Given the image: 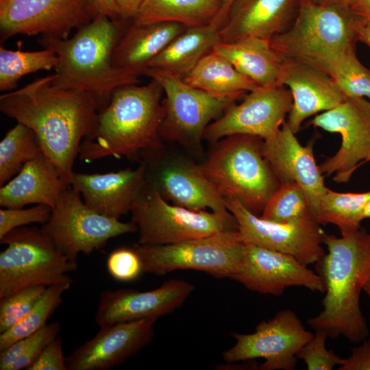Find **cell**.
Segmentation results:
<instances>
[{
    "mask_svg": "<svg viewBox=\"0 0 370 370\" xmlns=\"http://www.w3.org/2000/svg\"><path fill=\"white\" fill-rule=\"evenodd\" d=\"M245 245L238 230H230L169 245H138L134 250L143 273L164 275L193 269L232 280L241 269Z\"/></svg>",
    "mask_w": 370,
    "mask_h": 370,
    "instance_id": "8",
    "label": "cell"
},
{
    "mask_svg": "<svg viewBox=\"0 0 370 370\" xmlns=\"http://www.w3.org/2000/svg\"><path fill=\"white\" fill-rule=\"evenodd\" d=\"M147 163L106 173H73L71 186L97 212L118 219L131 208L147 183Z\"/></svg>",
    "mask_w": 370,
    "mask_h": 370,
    "instance_id": "21",
    "label": "cell"
},
{
    "mask_svg": "<svg viewBox=\"0 0 370 370\" xmlns=\"http://www.w3.org/2000/svg\"><path fill=\"white\" fill-rule=\"evenodd\" d=\"M71 285V283H63L47 286L32 310L9 330L0 333V352L47 325V319L62 302V294Z\"/></svg>",
    "mask_w": 370,
    "mask_h": 370,
    "instance_id": "34",
    "label": "cell"
},
{
    "mask_svg": "<svg viewBox=\"0 0 370 370\" xmlns=\"http://www.w3.org/2000/svg\"><path fill=\"white\" fill-rule=\"evenodd\" d=\"M195 289L185 280L171 279L157 288L105 290L100 293L95 317L99 327L147 318L158 319L180 308Z\"/></svg>",
    "mask_w": 370,
    "mask_h": 370,
    "instance_id": "18",
    "label": "cell"
},
{
    "mask_svg": "<svg viewBox=\"0 0 370 370\" xmlns=\"http://www.w3.org/2000/svg\"><path fill=\"white\" fill-rule=\"evenodd\" d=\"M358 40L370 47V23H365L359 29Z\"/></svg>",
    "mask_w": 370,
    "mask_h": 370,
    "instance_id": "48",
    "label": "cell"
},
{
    "mask_svg": "<svg viewBox=\"0 0 370 370\" xmlns=\"http://www.w3.org/2000/svg\"><path fill=\"white\" fill-rule=\"evenodd\" d=\"M56 51L49 47L36 51H23L0 47V90H11L23 76L41 70L55 69L58 63Z\"/></svg>",
    "mask_w": 370,
    "mask_h": 370,
    "instance_id": "32",
    "label": "cell"
},
{
    "mask_svg": "<svg viewBox=\"0 0 370 370\" xmlns=\"http://www.w3.org/2000/svg\"><path fill=\"white\" fill-rule=\"evenodd\" d=\"M119 36V23L100 16L77 29L71 38L41 37L40 44L53 49L59 59L53 82L89 94L99 111L103 109L116 88L137 84L144 75L140 70L112 65V54Z\"/></svg>",
    "mask_w": 370,
    "mask_h": 370,
    "instance_id": "4",
    "label": "cell"
},
{
    "mask_svg": "<svg viewBox=\"0 0 370 370\" xmlns=\"http://www.w3.org/2000/svg\"><path fill=\"white\" fill-rule=\"evenodd\" d=\"M144 0H115L121 20L134 19Z\"/></svg>",
    "mask_w": 370,
    "mask_h": 370,
    "instance_id": "45",
    "label": "cell"
},
{
    "mask_svg": "<svg viewBox=\"0 0 370 370\" xmlns=\"http://www.w3.org/2000/svg\"><path fill=\"white\" fill-rule=\"evenodd\" d=\"M313 143L301 145L285 121L274 137L263 141L262 151L280 183L295 182L303 188L314 216L328 188L314 159Z\"/></svg>",
    "mask_w": 370,
    "mask_h": 370,
    "instance_id": "20",
    "label": "cell"
},
{
    "mask_svg": "<svg viewBox=\"0 0 370 370\" xmlns=\"http://www.w3.org/2000/svg\"><path fill=\"white\" fill-rule=\"evenodd\" d=\"M312 214L308 197L295 182H282L260 216L264 219L287 223Z\"/></svg>",
    "mask_w": 370,
    "mask_h": 370,
    "instance_id": "36",
    "label": "cell"
},
{
    "mask_svg": "<svg viewBox=\"0 0 370 370\" xmlns=\"http://www.w3.org/2000/svg\"><path fill=\"white\" fill-rule=\"evenodd\" d=\"M41 230L72 261H76L79 253L89 254L103 247L110 238L138 232L132 221L121 222L93 210L70 186L63 190Z\"/></svg>",
    "mask_w": 370,
    "mask_h": 370,
    "instance_id": "10",
    "label": "cell"
},
{
    "mask_svg": "<svg viewBox=\"0 0 370 370\" xmlns=\"http://www.w3.org/2000/svg\"><path fill=\"white\" fill-rule=\"evenodd\" d=\"M60 330L59 322L53 321L13 343L0 352V370H27L45 347L58 336Z\"/></svg>",
    "mask_w": 370,
    "mask_h": 370,
    "instance_id": "35",
    "label": "cell"
},
{
    "mask_svg": "<svg viewBox=\"0 0 370 370\" xmlns=\"http://www.w3.org/2000/svg\"><path fill=\"white\" fill-rule=\"evenodd\" d=\"M0 299L26 286L71 283L76 261L65 256L37 227H20L0 239Z\"/></svg>",
    "mask_w": 370,
    "mask_h": 370,
    "instance_id": "7",
    "label": "cell"
},
{
    "mask_svg": "<svg viewBox=\"0 0 370 370\" xmlns=\"http://www.w3.org/2000/svg\"><path fill=\"white\" fill-rule=\"evenodd\" d=\"M235 344L223 352L227 363L264 358L260 370H293L297 354L313 336L306 330L291 310L278 312L267 321L259 323L250 334L234 333Z\"/></svg>",
    "mask_w": 370,
    "mask_h": 370,
    "instance_id": "13",
    "label": "cell"
},
{
    "mask_svg": "<svg viewBox=\"0 0 370 370\" xmlns=\"http://www.w3.org/2000/svg\"><path fill=\"white\" fill-rule=\"evenodd\" d=\"M328 253L317 262L325 285L323 310L308 321L314 330L335 338L360 343L369 331L360 306V295L370 275V232L360 228L336 237L325 233Z\"/></svg>",
    "mask_w": 370,
    "mask_h": 370,
    "instance_id": "3",
    "label": "cell"
},
{
    "mask_svg": "<svg viewBox=\"0 0 370 370\" xmlns=\"http://www.w3.org/2000/svg\"><path fill=\"white\" fill-rule=\"evenodd\" d=\"M293 97L284 86H257L239 104H232L206 129L204 138L211 143L232 135L274 137L291 109Z\"/></svg>",
    "mask_w": 370,
    "mask_h": 370,
    "instance_id": "16",
    "label": "cell"
},
{
    "mask_svg": "<svg viewBox=\"0 0 370 370\" xmlns=\"http://www.w3.org/2000/svg\"><path fill=\"white\" fill-rule=\"evenodd\" d=\"M331 77L346 97L370 99V70L359 61L355 47L344 53Z\"/></svg>",
    "mask_w": 370,
    "mask_h": 370,
    "instance_id": "37",
    "label": "cell"
},
{
    "mask_svg": "<svg viewBox=\"0 0 370 370\" xmlns=\"http://www.w3.org/2000/svg\"><path fill=\"white\" fill-rule=\"evenodd\" d=\"M66 188L57 169L41 149L1 186L0 206L20 208L29 204H43L53 209Z\"/></svg>",
    "mask_w": 370,
    "mask_h": 370,
    "instance_id": "25",
    "label": "cell"
},
{
    "mask_svg": "<svg viewBox=\"0 0 370 370\" xmlns=\"http://www.w3.org/2000/svg\"><path fill=\"white\" fill-rule=\"evenodd\" d=\"M339 370H370V338L352 351L349 356L343 358Z\"/></svg>",
    "mask_w": 370,
    "mask_h": 370,
    "instance_id": "43",
    "label": "cell"
},
{
    "mask_svg": "<svg viewBox=\"0 0 370 370\" xmlns=\"http://www.w3.org/2000/svg\"><path fill=\"white\" fill-rule=\"evenodd\" d=\"M232 280L251 291L275 296L291 286L325 293L321 277L293 256L249 243L241 269Z\"/></svg>",
    "mask_w": 370,
    "mask_h": 370,
    "instance_id": "17",
    "label": "cell"
},
{
    "mask_svg": "<svg viewBox=\"0 0 370 370\" xmlns=\"http://www.w3.org/2000/svg\"><path fill=\"white\" fill-rule=\"evenodd\" d=\"M186 28L174 22L133 23L118 38L112 54V65L140 70L145 73L151 60Z\"/></svg>",
    "mask_w": 370,
    "mask_h": 370,
    "instance_id": "26",
    "label": "cell"
},
{
    "mask_svg": "<svg viewBox=\"0 0 370 370\" xmlns=\"http://www.w3.org/2000/svg\"><path fill=\"white\" fill-rule=\"evenodd\" d=\"M283 62L282 84L288 86L293 104L286 121L294 133L308 117L331 110L346 99L334 79L312 66Z\"/></svg>",
    "mask_w": 370,
    "mask_h": 370,
    "instance_id": "22",
    "label": "cell"
},
{
    "mask_svg": "<svg viewBox=\"0 0 370 370\" xmlns=\"http://www.w3.org/2000/svg\"><path fill=\"white\" fill-rule=\"evenodd\" d=\"M223 197L245 243L291 255L306 266L325 255V232L312 214L291 222H273L253 214L236 198Z\"/></svg>",
    "mask_w": 370,
    "mask_h": 370,
    "instance_id": "12",
    "label": "cell"
},
{
    "mask_svg": "<svg viewBox=\"0 0 370 370\" xmlns=\"http://www.w3.org/2000/svg\"><path fill=\"white\" fill-rule=\"evenodd\" d=\"M363 291H365L370 298V275L364 286Z\"/></svg>",
    "mask_w": 370,
    "mask_h": 370,
    "instance_id": "51",
    "label": "cell"
},
{
    "mask_svg": "<svg viewBox=\"0 0 370 370\" xmlns=\"http://www.w3.org/2000/svg\"><path fill=\"white\" fill-rule=\"evenodd\" d=\"M369 197L370 191L338 193L328 188L314 217L321 225H334L341 235L356 232L364 220V209Z\"/></svg>",
    "mask_w": 370,
    "mask_h": 370,
    "instance_id": "31",
    "label": "cell"
},
{
    "mask_svg": "<svg viewBox=\"0 0 370 370\" xmlns=\"http://www.w3.org/2000/svg\"><path fill=\"white\" fill-rule=\"evenodd\" d=\"M328 337L325 331L315 330L312 338L298 352L297 358L304 362L308 370H332L341 365L343 358L326 348Z\"/></svg>",
    "mask_w": 370,
    "mask_h": 370,
    "instance_id": "39",
    "label": "cell"
},
{
    "mask_svg": "<svg viewBox=\"0 0 370 370\" xmlns=\"http://www.w3.org/2000/svg\"><path fill=\"white\" fill-rule=\"evenodd\" d=\"M318 2H322V3H341L345 4L347 5H351V3L352 2V0H314Z\"/></svg>",
    "mask_w": 370,
    "mask_h": 370,
    "instance_id": "49",
    "label": "cell"
},
{
    "mask_svg": "<svg viewBox=\"0 0 370 370\" xmlns=\"http://www.w3.org/2000/svg\"><path fill=\"white\" fill-rule=\"evenodd\" d=\"M236 1L238 0H221L220 10L210 24L219 29L225 23L230 11Z\"/></svg>",
    "mask_w": 370,
    "mask_h": 370,
    "instance_id": "46",
    "label": "cell"
},
{
    "mask_svg": "<svg viewBox=\"0 0 370 370\" xmlns=\"http://www.w3.org/2000/svg\"><path fill=\"white\" fill-rule=\"evenodd\" d=\"M86 8L92 20L105 16L119 23L120 16L115 0H84Z\"/></svg>",
    "mask_w": 370,
    "mask_h": 370,
    "instance_id": "44",
    "label": "cell"
},
{
    "mask_svg": "<svg viewBox=\"0 0 370 370\" xmlns=\"http://www.w3.org/2000/svg\"><path fill=\"white\" fill-rule=\"evenodd\" d=\"M310 123L341 136V147L319 166L323 175L344 183L370 156V102L363 97H347L336 107L317 114Z\"/></svg>",
    "mask_w": 370,
    "mask_h": 370,
    "instance_id": "14",
    "label": "cell"
},
{
    "mask_svg": "<svg viewBox=\"0 0 370 370\" xmlns=\"http://www.w3.org/2000/svg\"><path fill=\"white\" fill-rule=\"evenodd\" d=\"M369 161H370V156H369V158L367 159V162H369Z\"/></svg>",
    "mask_w": 370,
    "mask_h": 370,
    "instance_id": "52",
    "label": "cell"
},
{
    "mask_svg": "<svg viewBox=\"0 0 370 370\" xmlns=\"http://www.w3.org/2000/svg\"><path fill=\"white\" fill-rule=\"evenodd\" d=\"M27 370H67L61 336L51 341Z\"/></svg>",
    "mask_w": 370,
    "mask_h": 370,
    "instance_id": "42",
    "label": "cell"
},
{
    "mask_svg": "<svg viewBox=\"0 0 370 370\" xmlns=\"http://www.w3.org/2000/svg\"><path fill=\"white\" fill-rule=\"evenodd\" d=\"M264 140L236 134L213 143L207 158L197 164L223 197H232L260 216L280 182L264 158Z\"/></svg>",
    "mask_w": 370,
    "mask_h": 370,
    "instance_id": "6",
    "label": "cell"
},
{
    "mask_svg": "<svg viewBox=\"0 0 370 370\" xmlns=\"http://www.w3.org/2000/svg\"><path fill=\"white\" fill-rule=\"evenodd\" d=\"M130 212L142 245L173 244L238 227L231 212L225 215L169 204L147 182Z\"/></svg>",
    "mask_w": 370,
    "mask_h": 370,
    "instance_id": "9",
    "label": "cell"
},
{
    "mask_svg": "<svg viewBox=\"0 0 370 370\" xmlns=\"http://www.w3.org/2000/svg\"><path fill=\"white\" fill-rule=\"evenodd\" d=\"M188 85L217 96H239L257 86L213 50L204 56L183 79Z\"/></svg>",
    "mask_w": 370,
    "mask_h": 370,
    "instance_id": "29",
    "label": "cell"
},
{
    "mask_svg": "<svg viewBox=\"0 0 370 370\" xmlns=\"http://www.w3.org/2000/svg\"><path fill=\"white\" fill-rule=\"evenodd\" d=\"M47 286L33 285L22 288L0 299V333L23 319L42 297Z\"/></svg>",
    "mask_w": 370,
    "mask_h": 370,
    "instance_id": "38",
    "label": "cell"
},
{
    "mask_svg": "<svg viewBox=\"0 0 370 370\" xmlns=\"http://www.w3.org/2000/svg\"><path fill=\"white\" fill-rule=\"evenodd\" d=\"M350 7L365 23H370V0H352Z\"/></svg>",
    "mask_w": 370,
    "mask_h": 370,
    "instance_id": "47",
    "label": "cell"
},
{
    "mask_svg": "<svg viewBox=\"0 0 370 370\" xmlns=\"http://www.w3.org/2000/svg\"><path fill=\"white\" fill-rule=\"evenodd\" d=\"M300 0H238L219 29L221 42L248 37L270 40L286 30L297 13Z\"/></svg>",
    "mask_w": 370,
    "mask_h": 370,
    "instance_id": "23",
    "label": "cell"
},
{
    "mask_svg": "<svg viewBox=\"0 0 370 370\" xmlns=\"http://www.w3.org/2000/svg\"><path fill=\"white\" fill-rule=\"evenodd\" d=\"M106 267L111 277L119 282L135 280L143 273L140 258L134 249L122 247L112 251Z\"/></svg>",
    "mask_w": 370,
    "mask_h": 370,
    "instance_id": "41",
    "label": "cell"
},
{
    "mask_svg": "<svg viewBox=\"0 0 370 370\" xmlns=\"http://www.w3.org/2000/svg\"><path fill=\"white\" fill-rule=\"evenodd\" d=\"M221 0H144L133 19L136 24L174 22L186 27L209 25Z\"/></svg>",
    "mask_w": 370,
    "mask_h": 370,
    "instance_id": "30",
    "label": "cell"
},
{
    "mask_svg": "<svg viewBox=\"0 0 370 370\" xmlns=\"http://www.w3.org/2000/svg\"><path fill=\"white\" fill-rule=\"evenodd\" d=\"M156 318L101 326L66 358L67 370H107L140 351L153 338Z\"/></svg>",
    "mask_w": 370,
    "mask_h": 370,
    "instance_id": "19",
    "label": "cell"
},
{
    "mask_svg": "<svg viewBox=\"0 0 370 370\" xmlns=\"http://www.w3.org/2000/svg\"><path fill=\"white\" fill-rule=\"evenodd\" d=\"M220 42L219 29L211 24L187 27L151 60L147 69L184 79Z\"/></svg>",
    "mask_w": 370,
    "mask_h": 370,
    "instance_id": "28",
    "label": "cell"
},
{
    "mask_svg": "<svg viewBox=\"0 0 370 370\" xmlns=\"http://www.w3.org/2000/svg\"><path fill=\"white\" fill-rule=\"evenodd\" d=\"M144 75L157 80L165 95L166 113L160 130L162 140L192 149L200 148L205 130L212 120L241 97L212 95L183 79L151 69H147Z\"/></svg>",
    "mask_w": 370,
    "mask_h": 370,
    "instance_id": "11",
    "label": "cell"
},
{
    "mask_svg": "<svg viewBox=\"0 0 370 370\" xmlns=\"http://www.w3.org/2000/svg\"><path fill=\"white\" fill-rule=\"evenodd\" d=\"M154 186L175 205L199 211L229 214L222 194L200 171L197 164L178 162L162 169Z\"/></svg>",
    "mask_w": 370,
    "mask_h": 370,
    "instance_id": "24",
    "label": "cell"
},
{
    "mask_svg": "<svg viewBox=\"0 0 370 370\" xmlns=\"http://www.w3.org/2000/svg\"><path fill=\"white\" fill-rule=\"evenodd\" d=\"M160 83L126 84L116 88L98 112L96 126L79 146L80 160L91 162L108 156L138 161L162 147L160 130L166 110Z\"/></svg>",
    "mask_w": 370,
    "mask_h": 370,
    "instance_id": "2",
    "label": "cell"
},
{
    "mask_svg": "<svg viewBox=\"0 0 370 370\" xmlns=\"http://www.w3.org/2000/svg\"><path fill=\"white\" fill-rule=\"evenodd\" d=\"M0 110L34 131L64 184L71 186L81 143L96 126L95 99L84 91L56 85L52 75L1 95Z\"/></svg>",
    "mask_w": 370,
    "mask_h": 370,
    "instance_id": "1",
    "label": "cell"
},
{
    "mask_svg": "<svg viewBox=\"0 0 370 370\" xmlns=\"http://www.w3.org/2000/svg\"><path fill=\"white\" fill-rule=\"evenodd\" d=\"M213 51L227 59L243 75L262 87L283 86V62L270 42L248 37L234 42H220Z\"/></svg>",
    "mask_w": 370,
    "mask_h": 370,
    "instance_id": "27",
    "label": "cell"
},
{
    "mask_svg": "<svg viewBox=\"0 0 370 370\" xmlns=\"http://www.w3.org/2000/svg\"><path fill=\"white\" fill-rule=\"evenodd\" d=\"M92 21L84 0H0V37L18 34L66 39Z\"/></svg>",
    "mask_w": 370,
    "mask_h": 370,
    "instance_id": "15",
    "label": "cell"
},
{
    "mask_svg": "<svg viewBox=\"0 0 370 370\" xmlns=\"http://www.w3.org/2000/svg\"><path fill=\"white\" fill-rule=\"evenodd\" d=\"M364 219H370V197L366 203L364 213H363Z\"/></svg>",
    "mask_w": 370,
    "mask_h": 370,
    "instance_id": "50",
    "label": "cell"
},
{
    "mask_svg": "<svg viewBox=\"0 0 370 370\" xmlns=\"http://www.w3.org/2000/svg\"><path fill=\"white\" fill-rule=\"evenodd\" d=\"M40 150L34 131L17 123L0 142V186L15 176Z\"/></svg>",
    "mask_w": 370,
    "mask_h": 370,
    "instance_id": "33",
    "label": "cell"
},
{
    "mask_svg": "<svg viewBox=\"0 0 370 370\" xmlns=\"http://www.w3.org/2000/svg\"><path fill=\"white\" fill-rule=\"evenodd\" d=\"M52 208L46 205L36 204L29 208L0 209V239L14 229L31 223L45 224L50 219Z\"/></svg>",
    "mask_w": 370,
    "mask_h": 370,
    "instance_id": "40",
    "label": "cell"
},
{
    "mask_svg": "<svg viewBox=\"0 0 370 370\" xmlns=\"http://www.w3.org/2000/svg\"><path fill=\"white\" fill-rule=\"evenodd\" d=\"M365 23L349 5L300 0L291 25L269 42L282 61L308 64L331 76L344 53L355 47Z\"/></svg>",
    "mask_w": 370,
    "mask_h": 370,
    "instance_id": "5",
    "label": "cell"
}]
</instances>
